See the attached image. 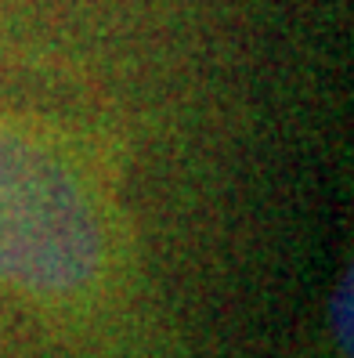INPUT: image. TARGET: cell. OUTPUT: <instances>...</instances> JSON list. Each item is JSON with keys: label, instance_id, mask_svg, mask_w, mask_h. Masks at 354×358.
Segmentation results:
<instances>
[{"label": "cell", "instance_id": "7a4b0ae2", "mask_svg": "<svg viewBox=\"0 0 354 358\" xmlns=\"http://www.w3.org/2000/svg\"><path fill=\"white\" fill-rule=\"evenodd\" d=\"M351 271L344 275V282L332 293V304H329V326H332V336L337 344L344 348V355H351Z\"/></svg>", "mask_w": 354, "mask_h": 358}, {"label": "cell", "instance_id": "6da1fadb", "mask_svg": "<svg viewBox=\"0 0 354 358\" xmlns=\"http://www.w3.org/2000/svg\"><path fill=\"white\" fill-rule=\"evenodd\" d=\"M101 264V224L69 171L0 134V279L33 293H69Z\"/></svg>", "mask_w": 354, "mask_h": 358}]
</instances>
